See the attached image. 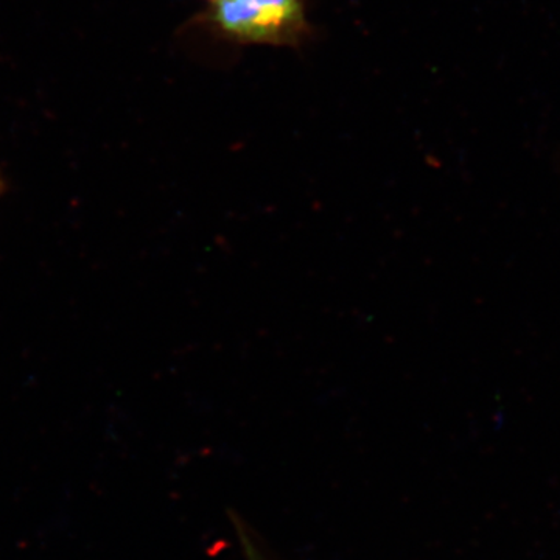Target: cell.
I'll return each mask as SVG.
<instances>
[{"mask_svg":"<svg viewBox=\"0 0 560 560\" xmlns=\"http://www.w3.org/2000/svg\"><path fill=\"white\" fill-rule=\"evenodd\" d=\"M212 21L241 43L298 46L307 33L302 0H217Z\"/></svg>","mask_w":560,"mask_h":560,"instance_id":"cell-1","label":"cell"},{"mask_svg":"<svg viewBox=\"0 0 560 560\" xmlns=\"http://www.w3.org/2000/svg\"><path fill=\"white\" fill-rule=\"evenodd\" d=\"M238 536H241L243 551H245L246 560H268L265 558L264 552L259 550L256 541L250 539L248 536V530L243 528L242 523L237 525Z\"/></svg>","mask_w":560,"mask_h":560,"instance_id":"cell-2","label":"cell"},{"mask_svg":"<svg viewBox=\"0 0 560 560\" xmlns=\"http://www.w3.org/2000/svg\"><path fill=\"white\" fill-rule=\"evenodd\" d=\"M0 189H2V183H0Z\"/></svg>","mask_w":560,"mask_h":560,"instance_id":"cell-3","label":"cell"},{"mask_svg":"<svg viewBox=\"0 0 560 560\" xmlns=\"http://www.w3.org/2000/svg\"><path fill=\"white\" fill-rule=\"evenodd\" d=\"M212 2H217V0H212Z\"/></svg>","mask_w":560,"mask_h":560,"instance_id":"cell-4","label":"cell"}]
</instances>
